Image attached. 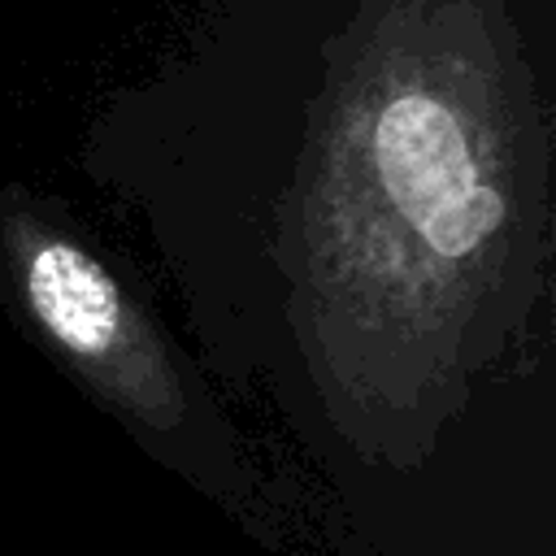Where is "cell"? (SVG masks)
I'll return each mask as SVG.
<instances>
[{
	"instance_id": "cell-1",
	"label": "cell",
	"mask_w": 556,
	"mask_h": 556,
	"mask_svg": "<svg viewBox=\"0 0 556 556\" xmlns=\"http://www.w3.org/2000/svg\"><path fill=\"white\" fill-rule=\"evenodd\" d=\"M556 0H195L169 74L274 117L287 321L330 426L413 469L530 317Z\"/></svg>"
},
{
	"instance_id": "cell-2",
	"label": "cell",
	"mask_w": 556,
	"mask_h": 556,
	"mask_svg": "<svg viewBox=\"0 0 556 556\" xmlns=\"http://www.w3.org/2000/svg\"><path fill=\"white\" fill-rule=\"evenodd\" d=\"M0 291L100 408L200 491L235 513L248 508L252 486L217 408L195 395V378L135 287L61 204L17 182L0 187Z\"/></svg>"
}]
</instances>
